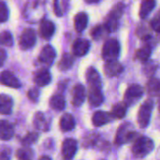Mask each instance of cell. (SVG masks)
<instances>
[{
  "label": "cell",
  "instance_id": "6da1fadb",
  "mask_svg": "<svg viewBox=\"0 0 160 160\" xmlns=\"http://www.w3.org/2000/svg\"><path fill=\"white\" fill-rule=\"evenodd\" d=\"M154 146V142L150 138L140 136L135 140L132 145V153L136 158H142L152 152Z\"/></svg>",
  "mask_w": 160,
  "mask_h": 160
},
{
  "label": "cell",
  "instance_id": "d6a6232c",
  "mask_svg": "<svg viewBox=\"0 0 160 160\" xmlns=\"http://www.w3.org/2000/svg\"><path fill=\"white\" fill-rule=\"evenodd\" d=\"M124 4L123 3H118L117 5H115L113 7V8L112 9V11L110 12V16H112V18L116 19V20H119L123 14V11H124Z\"/></svg>",
  "mask_w": 160,
  "mask_h": 160
},
{
  "label": "cell",
  "instance_id": "4316f807",
  "mask_svg": "<svg viewBox=\"0 0 160 160\" xmlns=\"http://www.w3.org/2000/svg\"><path fill=\"white\" fill-rule=\"evenodd\" d=\"M73 63H74L73 57L68 53H65V54H63L60 62L58 63V68L60 70L66 71L73 66Z\"/></svg>",
  "mask_w": 160,
  "mask_h": 160
},
{
  "label": "cell",
  "instance_id": "74e56055",
  "mask_svg": "<svg viewBox=\"0 0 160 160\" xmlns=\"http://www.w3.org/2000/svg\"><path fill=\"white\" fill-rule=\"evenodd\" d=\"M7 59V52L5 50L0 49V67H2Z\"/></svg>",
  "mask_w": 160,
  "mask_h": 160
},
{
  "label": "cell",
  "instance_id": "277c9868",
  "mask_svg": "<svg viewBox=\"0 0 160 160\" xmlns=\"http://www.w3.org/2000/svg\"><path fill=\"white\" fill-rule=\"evenodd\" d=\"M153 108H154V102L151 99L146 100L141 106L138 113V123L142 128H145L149 125Z\"/></svg>",
  "mask_w": 160,
  "mask_h": 160
},
{
  "label": "cell",
  "instance_id": "d4e9b609",
  "mask_svg": "<svg viewBox=\"0 0 160 160\" xmlns=\"http://www.w3.org/2000/svg\"><path fill=\"white\" fill-rule=\"evenodd\" d=\"M127 111H128V106L126 105V103L125 102H119L112 107V116L114 118L122 119L126 116Z\"/></svg>",
  "mask_w": 160,
  "mask_h": 160
},
{
  "label": "cell",
  "instance_id": "2e32d148",
  "mask_svg": "<svg viewBox=\"0 0 160 160\" xmlns=\"http://www.w3.org/2000/svg\"><path fill=\"white\" fill-rule=\"evenodd\" d=\"M34 81H35L36 84L39 87L48 85L52 81V76H51L50 71L46 68H42L40 70H38L34 77Z\"/></svg>",
  "mask_w": 160,
  "mask_h": 160
},
{
  "label": "cell",
  "instance_id": "9a60e30c",
  "mask_svg": "<svg viewBox=\"0 0 160 160\" xmlns=\"http://www.w3.org/2000/svg\"><path fill=\"white\" fill-rule=\"evenodd\" d=\"M34 126L37 129L40 130V131H48L50 128V124L51 121L50 119L42 112H37L34 116V120H33Z\"/></svg>",
  "mask_w": 160,
  "mask_h": 160
},
{
  "label": "cell",
  "instance_id": "1f68e13d",
  "mask_svg": "<svg viewBox=\"0 0 160 160\" xmlns=\"http://www.w3.org/2000/svg\"><path fill=\"white\" fill-rule=\"evenodd\" d=\"M0 43L5 46L10 47L13 44V38L8 31H4L0 34Z\"/></svg>",
  "mask_w": 160,
  "mask_h": 160
},
{
  "label": "cell",
  "instance_id": "f35d334b",
  "mask_svg": "<svg viewBox=\"0 0 160 160\" xmlns=\"http://www.w3.org/2000/svg\"><path fill=\"white\" fill-rule=\"evenodd\" d=\"M39 160H52L49 157H42V158H40Z\"/></svg>",
  "mask_w": 160,
  "mask_h": 160
},
{
  "label": "cell",
  "instance_id": "f546056e",
  "mask_svg": "<svg viewBox=\"0 0 160 160\" xmlns=\"http://www.w3.org/2000/svg\"><path fill=\"white\" fill-rule=\"evenodd\" d=\"M152 53V48L150 45H144L142 46L141 49H139L137 51V58L140 59L141 61H148V59L150 58Z\"/></svg>",
  "mask_w": 160,
  "mask_h": 160
},
{
  "label": "cell",
  "instance_id": "ba28073f",
  "mask_svg": "<svg viewBox=\"0 0 160 160\" xmlns=\"http://www.w3.org/2000/svg\"><path fill=\"white\" fill-rule=\"evenodd\" d=\"M0 83L5 86L15 89L21 87V82L18 78L8 70H4L0 73Z\"/></svg>",
  "mask_w": 160,
  "mask_h": 160
},
{
  "label": "cell",
  "instance_id": "44dd1931",
  "mask_svg": "<svg viewBox=\"0 0 160 160\" xmlns=\"http://www.w3.org/2000/svg\"><path fill=\"white\" fill-rule=\"evenodd\" d=\"M112 119V115L108 112L98 111L94 113L92 117V122L95 127H102L106 124H108Z\"/></svg>",
  "mask_w": 160,
  "mask_h": 160
},
{
  "label": "cell",
  "instance_id": "5bb4252c",
  "mask_svg": "<svg viewBox=\"0 0 160 160\" xmlns=\"http://www.w3.org/2000/svg\"><path fill=\"white\" fill-rule=\"evenodd\" d=\"M54 31H55V25L52 21L47 19L41 21L39 24V34L43 38L45 39L51 38L53 36Z\"/></svg>",
  "mask_w": 160,
  "mask_h": 160
},
{
  "label": "cell",
  "instance_id": "cb8c5ba5",
  "mask_svg": "<svg viewBox=\"0 0 160 160\" xmlns=\"http://www.w3.org/2000/svg\"><path fill=\"white\" fill-rule=\"evenodd\" d=\"M156 1L154 0H144L141 4V8H140V17L142 19H145L154 9L156 7Z\"/></svg>",
  "mask_w": 160,
  "mask_h": 160
},
{
  "label": "cell",
  "instance_id": "3957f363",
  "mask_svg": "<svg viewBox=\"0 0 160 160\" xmlns=\"http://www.w3.org/2000/svg\"><path fill=\"white\" fill-rule=\"evenodd\" d=\"M135 135V131L133 130V127L129 123H125L122 124L115 136V143L117 145H122L125 143H128L132 140V138Z\"/></svg>",
  "mask_w": 160,
  "mask_h": 160
},
{
  "label": "cell",
  "instance_id": "9c48e42d",
  "mask_svg": "<svg viewBox=\"0 0 160 160\" xmlns=\"http://www.w3.org/2000/svg\"><path fill=\"white\" fill-rule=\"evenodd\" d=\"M55 57H56V52L54 48L51 45H46L40 51L38 60L39 62H41L46 66H51L53 63Z\"/></svg>",
  "mask_w": 160,
  "mask_h": 160
},
{
  "label": "cell",
  "instance_id": "8fae6325",
  "mask_svg": "<svg viewBox=\"0 0 160 160\" xmlns=\"http://www.w3.org/2000/svg\"><path fill=\"white\" fill-rule=\"evenodd\" d=\"M123 66L117 60L108 61L104 65V72L108 77H115L123 72Z\"/></svg>",
  "mask_w": 160,
  "mask_h": 160
},
{
  "label": "cell",
  "instance_id": "7c38bea8",
  "mask_svg": "<svg viewBox=\"0 0 160 160\" xmlns=\"http://www.w3.org/2000/svg\"><path fill=\"white\" fill-rule=\"evenodd\" d=\"M85 98H86L85 87L82 84L75 85L72 92V104L75 107H80L84 102Z\"/></svg>",
  "mask_w": 160,
  "mask_h": 160
},
{
  "label": "cell",
  "instance_id": "d590c367",
  "mask_svg": "<svg viewBox=\"0 0 160 160\" xmlns=\"http://www.w3.org/2000/svg\"><path fill=\"white\" fill-rule=\"evenodd\" d=\"M151 26H152V28H153L155 31L160 33V13H158V14L151 21Z\"/></svg>",
  "mask_w": 160,
  "mask_h": 160
},
{
  "label": "cell",
  "instance_id": "4fadbf2b",
  "mask_svg": "<svg viewBox=\"0 0 160 160\" xmlns=\"http://www.w3.org/2000/svg\"><path fill=\"white\" fill-rule=\"evenodd\" d=\"M88 101L93 107L100 106L104 101V97L101 92V88L90 87L88 92Z\"/></svg>",
  "mask_w": 160,
  "mask_h": 160
},
{
  "label": "cell",
  "instance_id": "836d02e7",
  "mask_svg": "<svg viewBox=\"0 0 160 160\" xmlns=\"http://www.w3.org/2000/svg\"><path fill=\"white\" fill-rule=\"evenodd\" d=\"M9 15L8 8L4 2H0V22H5L8 21Z\"/></svg>",
  "mask_w": 160,
  "mask_h": 160
},
{
  "label": "cell",
  "instance_id": "e0dca14e",
  "mask_svg": "<svg viewBox=\"0 0 160 160\" xmlns=\"http://www.w3.org/2000/svg\"><path fill=\"white\" fill-rule=\"evenodd\" d=\"M13 135H14L13 126L6 120H0V140L8 141L13 137Z\"/></svg>",
  "mask_w": 160,
  "mask_h": 160
},
{
  "label": "cell",
  "instance_id": "30bf717a",
  "mask_svg": "<svg viewBox=\"0 0 160 160\" xmlns=\"http://www.w3.org/2000/svg\"><path fill=\"white\" fill-rule=\"evenodd\" d=\"M90 50V42L84 38H78L74 41L72 46V52L75 56H84Z\"/></svg>",
  "mask_w": 160,
  "mask_h": 160
},
{
  "label": "cell",
  "instance_id": "f1b7e54d",
  "mask_svg": "<svg viewBox=\"0 0 160 160\" xmlns=\"http://www.w3.org/2000/svg\"><path fill=\"white\" fill-rule=\"evenodd\" d=\"M17 160H32L34 158V152L29 147L20 148L16 153Z\"/></svg>",
  "mask_w": 160,
  "mask_h": 160
},
{
  "label": "cell",
  "instance_id": "83f0119b",
  "mask_svg": "<svg viewBox=\"0 0 160 160\" xmlns=\"http://www.w3.org/2000/svg\"><path fill=\"white\" fill-rule=\"evenodd\" d=\"M109 33L110 32L108 31L106 26L104 24H102V25H97L96 27H94L91 31V36L94 39L99 40L102 38L106 37Z\"/></svg>",
  "mask_w": 160,
  "mask_h": 160
},
{
  "label": "cell",
  "instance_id": "4dcf8cb0",
  "mask_svg": "<svg viewBox=\"0 0 160 160\" xmlns=\"http://www.w3.org/2000/svg\"><path fill=\"white\" fill-rule=\"evenodd\" d=\"M38 140V134L37 132H29L22 140V143L24 147H28L34 144Z\"/></svg>",
  "mask_w": 160,
  "mask_h": 160
},
{
  "label": "cell",
  "instance_id": "ffe728a7",
  "mask_svg": "<svg viewBox=\"0 0 160 160\" xmlns=\"http://www.w3.org/2000/svg\"><path fill=\"white\" fill-rule=\"evenodd\" d=\"M60 128L63 132L71 131L76 125L74 117L70 113H64L60 118Z\"/></svg>",
  "mask_w": 160,
  "mask_h": 160
},
{
  "label": "cell",
  "instance_id": "7402d4cb",
  "mask_svg": "<svg viewBox=\"0 0 160 160\" xmlns=\"http://www.w3.org/2000/svg\"><path fill=\"white\" fill-rule=\"evenodd\" d=\"M88 23V16L85 12L78 13L74 18V27L77 32H82Z\"/></svg>",
  "mask_w": 160,
  "mask_h": 160
},
{
  "label": "cell",
  "instance_id": "52a82bcc",
  "mask_svg": "<svg viewBox=\"0 0 160 160\" xmlns=\"http://www.w3.org/2000/svg\"><path fill=\"white\" fill-rule=\"evenodd\" d=\"M77 142L74 139H66L62 144V156L65 160H71L77 152Z\"/></svg>",
  "mask_w": 160,
  "mask_h": 160
},
{
  "label": "cell",
  "instance_id": "5b68a950",
  "mask_svg": "<svg viewBox=\"0 0 160 160\" xmlns=\"http://www.w3.org/2000/svg\"><path fill=\"white\" fill-rule=\"evenodd\" d=\"M142 95H143L142 87L139 84H132L127 89L125 93L124 102L126 103L127 106L134 105L142 98Z\"/></svg>",
  "mask_w": 160,
  "mask_h": 160
},
{
  "label": "cell",
  "instance_id": "e575fe53",
  "mask_svg": "<svg viewBox=\"0 0 160 160\" xmlns=\"http://www.w3.org/2000/svg\"><path fill=\"white\" fill-rule=\"evenodd\" d=\"M27 96L29 98V99L33 102H37L38 100V97H39V91L37 88H32L31 90L28 91Z\"/></svg>",
  "mask_w": 160,
  "mask_h": 160
},
{
  "label": "cell",
  "instance_id": "7a4b0ae2",
  "mask_svg": "<svg viewBox=\"0 0 160 160\" xmlns=\"http://www.w3.org/2000/svg\"><path fill=\"white\" fill-rule=\"evenodd\" d=\"M120 54V44L115 38H109L102 48V57L106 62L116 60Z\"/></svg>",
  "mask_w": 160,
  "mask_h": 160
},
{
  "label": "cell",
  "instance_id": "8d00e7d4",
  "mask_svg": "<svg viewBox=\"0 0 160 160\" xmlns=\"http://www.w3.org/2000/svg\"><path fill=\"white\" fill-rule=\"evenodd\" d=\"M61 4H62V2H59V1H55L53 4L54 5V12H55L56 16H58V17L63 16V13H64V10H63Z\"/></svg>",
  "mask_w": 160,
  "mask_h": 160
},
{
  "label": "cell",
  "instance_id": "484cf974",
  "mask_svg": "<svg viewBox=\"0 0 160 160\" xmlns=\"http://www.w3.org/2000/svg\"><path fill=\"white\" fill-rule=\"evenodd\" d=\"M147 92L150 96H157L160 93V80L158 78H151L146 85Z\"/></svg>",
  "mask_w": 160,
  "mask_h": 160
},
{
  "label": "cell",
  "instance_id": "d6986e66",
  "mask_svg": "<svg viewBox=\"0 0 160 160\" xmlns=\"http://www.w3.org/2000/svg\"><path fill=\"white\" fill-rule=\"evenodd\" d=\"M13 108L12 98L5 94L0 95V114L8 115L10 114Z\"/></svg>",
  "mask_w": 160,
  "mask_h": 160
},
{
  "label": "cell",
  "instance_id": "603a6c76",
  "mask_svg": "<svg viewBox=\"0 0 160 160\" xmlns=\"http://www.w3.org/2000/svg\"><path fill=\"white\" fill-rule=\"evenodd\" d=\"M50 107L55 111H63L66 107V100L64 97L60 94L53 95L49 101Z\"/></svg>",
  "mask_w": 160,
  "mask_h": 160
},
{
  "label": "cell",
  "instance_id": "ab89813d",
  "mask_svg": "<svg viewBox=\"0 0 160 160\" xmlns=\"http://www.w3.org/2000/svg\"><path fill=\"white\" fill-rule=\"evenodd\" d=\"M158 110H159V112H160V98H159V100H158Z\"/></svg>",
  "mask_w": 160,
  "mask_h": 160
},
{
  "label": "cell",
  "instance_id": "ac0fdd59",
  "mask_svg": "<svg viewBox=\"0 0 160 160\" xmlns=\"http://www.w3.org/2000/svg\"><path fill=\"white\" fill-rule=\"evenodd\" d=\"M86 81L90 87L101 88V78L94 68H89L86 71Z\"/></svg>",
  "mask_w": 160,
  "mask_h": 160
},
{
  "label": "cell",
  "instance_id": "8992f818",
  "mask_svg": "<svg viewBox=\"0 0 160 160\" xmlns=\"http://www.w3.org/2000/svg\"><path fill=\"white\" fill-rule=\"evenodd\" d=\"M37 41V36L33 29L26 28L22 33L19 39V46L22 50H29L34 47Z\"/></svg>",
  "mask_w": 160,
  "mask_h": 160
}]
</instances>
